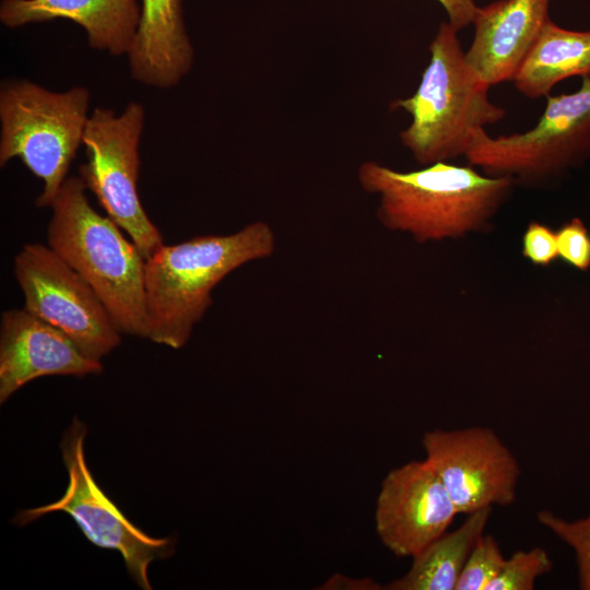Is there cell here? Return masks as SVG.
<instances>
[{
	"label": "cell",
	"instance_id": "cell-1",
	"mask_svg": "<svg viewBox=\"0 0 590 590\" xmlns=\"http://www.w3.org/2000/svg\"><path fill=\"white\" fill-rule=\"evenodd\" d=\"M357 180L365 192L377 197L376 215L381 225L417 243L480 232L516 184L509 177L489 176L469 164L449 162L402 172L366 161L358 167Z\"/></svg>",
	"mask_w": 590,
	"mask_h": 590
},
{
	"label": "cell",
	"instance_id": "cell-2",
	"mask_svg": "<svg viewBox=\"0 0 590 590\" xmlns=\"http://www.w3.org/2000/svg\"><path fill=\"white\" fill-rule=\"evenodd\" d=\"M274 250V232L262 221L227 235L164 244L145 259L148 339L181 349L212 305L215 286L239 267L269 258Z\"/></svg>",
	"mask_w": 590,
	"mask_h": 590
},
{
	"label": "cell",
	"instance_id": "cell-3",
	"mask_svg": "<svg viewBox=\"0 0 590 590\" xmlns=\"http://www.w3.org/2000/svg\"><path fill=\"white\" fill-rule=\"evenodd\" d=\"M458 32L448 21L439 24L416 90L390 104L411 117L399 139L422 166L464 157L475 132L507 114L491 101V86L468 63Z\"/></svg>",
	"mask_w": 590,
	"mask_h": 590
},
{
	"label": "cell",
	"instance_id": "cell-4",
	"mask_svg": "<svg viewBox=\"0 0 590 590\" xmlns=\"http://www.w3.org/2000/svg\"><path fill=\"white\" fill-rule=\"evenodd\" d=\"M80 176L68 177L50 204L47 245L95 291L121 333L148 339L145 258L88 202Z\"/></svg>",
	"mask_w": 590,
	"mask_h": 590
},
{
	"label": "cell",
	"instance_id": "cell-5",
	"mask_svg": "<svg viewBox=\"0 0 590 590\" xmlns=\"http://www.w3.org/2000/svg\"><path fill=\"white\" fill-rule=\"evenodd\" d=\"M90 99L84 86L55 92L24 79L1 85L0 165L20 158L43 180L39 208L50 206L68 178L83 141Z\"/></svg>",
	"mask_w": 590,
	"mask_h": 590
},
{
	"label": "cell",
	"instance_id": "cell-6",
	"mask_svg": "<svg viewBox=\"0 0 590 590\" xmlns=\"http://www.w3.org/2000/svg\"><path fill=\"white\" fill-rule=\"evenodd\" d=\"M589 154L590 76H583L577 91L547 95L544 111L530 130L496 138L477 130L464 158L486 175L538 185Z\"/></svg>",
	"mask_w": 590,
	"mask_h": 590
},
{
	"label": "cell",
	"instance_id": "cell-7",
	"mask_svg": "<svg viewBox=\"0 0 590 590\" xmlns=\"http://www.w3.org/2000/svg\"><path fill=\"white\" fill-rule=\"evenodd\" d=\"M145 109L130 102L120 115L97 107L88 117L82 144L87 161L79 176L109 216L148 259L164 245L160 229L139 197V144Z\"/></svg>",
	"mask_w": 590,
	"mask_h": 590
},
{
	"label": "cell",
	"instance_id": "cell-8",
	"mask_svg": "<svg viewBox=\"0 0 590 590\" xmlns=\"http://www.w3.org/2000/svg\"><path fill=\"white\" fill-rule=\"evenodd\" d=\"M86 433L85 424L75 417L62 437V460L69 479L64 494L51 504L20 511L14 522L25 526L50 512H66L91 543L119 552L133 581L140 588L151 590L149 566L174 555L176 536L146 534L102 491L85 461Z\"/></svg>",
	"mask_w": 590,
	"mask_h": 590
},
{
	"label": "cell",
	"instance_id": "cell-9",
	"mask_svg": "<svg viewBox=\"0 0 590 590\" xmlns=\"http://www.w3.org/2000/svg\"><path fill=\"white\" fill-rule=\"evenodd\" d=\"M24 308L66 333L87 357L116 349L121 332L90 284L48 245L25 244L13 260Z\"/></svg>",
	"mask_w": 590,
	"mask_h": 590
},
{
	"label": "cell",
	"instance_id": "cell-10",
	"mask_svg": "<svg viewBox=\"0 0 590 590\" xmlns=\"http://www.w3.org/2000/svg\"><path fill=\"white\" fill-rule=\"evenodd\" d=\"M422 445L459 514L516 502L520 465L492 428H435L424 433Z\"/></svg>",
	"mask_w": 590,
	"mask_h": 590
},
{
	"label": "cell",
	"instance_id": "cell-11",
	"mask_svg": "<svg viewBox=\"0 0 590 590\" xmlns=\"http://www.w3.org/2000/svg\"><path fill=\"white\" fill-rule=\"evenodd\" d=\"M457 515L430 464L410 461L384 477L376 499L375 529L392 554L413 557L444 534Z\"/></svg>",
	"mask_w": 590,
	"mask_h": 590
},
{
	"label": "cell",
	"instance_id": "cell-12",
	"mask_svg": "<svg viewBox=\"0 0 590 590\" xmlns=\"http://www.w3.org/2000/svg\"><path fill=\"white\" fill-rule=\"evenodd\" d=\"M61 330L25 308L2 312L0 324V402L44 376L84 377L102 373Z\"/></svg>",
	"mask_w": 590,
	"mask_h": 590
},
{
	"label": "cell",
	"instance_id": "cell-13",
	"mask_svg": "<svg viewBox=\"0 0 590 590\" xmlns=\"http://www.w3.org/2000/svg\"><path fill=\"white\" fill-rule=\"evenodd\" d=\"M551 0H498L479 7L473 40L465 51L470 67L489 86L512 80L548 21Z\"/></svg>",
	"mask_w": 590,
	"mask_h": 590
},
{
	"label": "cell",
	"instance_id": "cell-14",
	"mask_svg": "<svg viewBox=\"0 0 590 590\" xmlns=\"http://www.w3.org/2000/svg\"><path fill=\"white\" fill-rule=\"evenodd\" d=\"M68 20L86 33L88 46L128 55L141 21L137 0H1L0 22L9 28Z\"/></svg>",
	"mask_w": 590,
	"mask_h": 590
},
{
	"label": "cell",
	"instance_id": "cell-15",
	"mask_svg": "<svg viewBox=\"0 0 590 590\" xmlns=\"http://www.w3.org/2000/svg\"><path fill=\"white\" fill-rule=\"evenodd\" d=\"M127 57L131 76L146 86L170 88L188 75L194 51L182 0H141V21Z\"/></svg>",
	"mask_w": 590,
	"mask_h": 590
},
{
	"label": "cell",
	"instance_id": "cell-16",
	"mask_svg": "<svg viewBox=\"0 0 590 590\" xmlns=\"http://www.w3.org/2000/svg\"><path fill=\"white\" fill-rule=\"evenodd\" d=\"M571 76H590V31L567 30L548 19L511 82L520 94L536 99Z\"/></svg>",
	"mask_w": 590,
	"mask_h": 590
},
{
	"label": "cell",
	"instance_id": "cell-17",
	"mask_svg": "<svg viewBox=\"0 0 590 590\" xmlns=\"http://www.w3.org/2000/svg\"><path fill=\"white\" fill-rule=\"evenodd\" d=\"M493 507L467 515L457 529L445 532L412 558L410 569L385 587L388 590H456L465 560L484 533Z\"/></svg>",
	"mask_w": 590,
	"mask_h": 590
},
{
	"label": "cell",
	"instance_id": "cell-18",
	"mask_svg": "<svg viewBox=\"0 0 590 590\" xmlns=\"http://www.w3.org/2000/svg\"><path fill=\"white\" fill-rule=\"evenodd\" d=\"M536 519L574 551L579 589L590 590V512L577 520H566L553 511L540 510Z\"/></svg>",
	"mask_w": 590,
	"mask_h": 590
},
{
	"label": "cell",
	"instance_id": "cell-19",
	"mask_svg": "<svg viewBox=\"0 0 590 590\" xmlns=\"http://www.w3.org/2000/svg\"><path fill=\"white\" fill-rule=\"evenodd\" d=\"M552 568L553 562L543 547L519 550L505 559L499 574L486 590H533L536 579Z\"/></svg>",
	"mask_w": 590,
	"mask_h": 590
},
{
	"label": "cell",
	"instance_id": "cell-20",
	"mask_svg": "<svg viewBox=\"0 0 590 590\" xmlns=\"http://www.w3.org/2000/svg\"><path fill=\"white\" fill-rule=\"evenodd\" d=\"M505 559L498 541L483 533L465 560L456 590H486L499 574Z\"/></svg>",
	"mask_w": 590,
	"mask_h": 590
},
{
	"label": "cell",
	"instance_id": "cell-21",
	"mask_svg": "<svg viewBox=\"0 0 590 590\" xmlns=\"http://www.w3.org/2000/svg\"><path fill=\"white\" fill-rule=\"evenodd\" d=\"M558 256L576 269L590 268V234L583 222L574 217L557 232Z\"/></svg>",
	"mask_w": 590,
	"mask_h": 590
},
{
	"label": "cell",
	"instance_id": "cell-22",
	"mask_svg": "<svg viewBox=\"0 0 590 590\" xmlns=\"http://www.w3.org/2000/svg\"><path fill=\"white\" fill-rule=\"evenodd\" d=\"M522 256L534 266H550L558 257L556 232L543 223L530 222L522 235Z\"/></svg>",
	"mask_w": 590,
	"mask_h": 590
},
{
	"label": "cell",
	"instance_id": "cell-23",
	"mask_svg": "<svg viewBox=\"0 0 590 590\" xmlns=\"http://www.w3.org/2000/svg\"><path fill=\"white\" fill-rule=\"evenodd\" d=\"M445 10L448 22L458 31L472 24L479 5L475 0H436Z\"/></svg>",
	"mask_w": 590,
	"mask_h": 590
},
{
	"label": "cell",
	"instance_id": "cell-24",
	"mask_svg": "<svg viewBox=\"0 0 590 590\" xmlns=\"http://www.w3.org/2000/svg\"><path fill=\"white\" fill-rule=\"evenodd\" d=\"M320 589L378 590L385 589L370 578H351L341 575L332 576Z\"/></svg>",
	"mask_w": 590,
	"mask_h": 590
}]
</instances>
